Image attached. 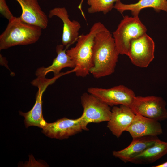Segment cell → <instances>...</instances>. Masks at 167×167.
Segmentation results:
<instances>
[{"instance_id":"7c38bea8","label":"cell","mask_w":167,"mask_h":167,"mask_svg":"<svg viewBox=\"0 0 167 167\" xmlns=\"http://www.w3.org/2000/svg\"><path fill=\"white\" fill-rule=\"evenodd\" d=\"M135 115L129 107L123 105L119 107L114 106L111 109V115L107 127L118 138L124 131H126Z\"/></svg>"},{"instance_id":"e0dca14e","label":"cell","mask_w":167,"mask_h":167,"mask_svg":"<svg viewBox=\"0 0 167 167\" xmlns=\"http://www.w3.org/2000/svg\"><path fill=\"white\" fill-rule=\"evenodd\" d=\"M147 8H152L158 12L162 10L167 12V0H139L130 4L123 3L119 0L114 7L121 14L125 11H130L133 16H138L141 10Z\"/></svg>"},{"instance_id":"5b68a950","label":"cell","mask_w":167,"mask_h":167,"mask_svg":"<svg viewBox=\"0 0 167 167\" xmlns=\"http://www.w3.org/2000/svg\"><path fill=\"white\" fill-rule=\"evenodd\" d=\"M83 108L81 116L84 130L88 131L87 126L90 123L108 122L111 115L110 106L96 96L88 92L81 96Z\"/></svg>"},{"instance_id":"3957f363","label":"cell","mask_w":167,"mask_h":167,"mask_svg":"<svg viewBox=\"0 0 167 167\" xmlns=\"http://www.w3.org/2000/svg\"><path fill=\"white\" fill-rule=\"evenodd\" d=\"M0 35V50L17 45L34 44L38 41L42 29L23 21L20 17L13 16Z\"/></svg>"},{"instance_id":"44dd1931","label":"cell","mask_w":167,"mask_h":167,"mask_svg":"<svg viewBox=\"0 0 167 167\" xmlns=\"http://www.w3.org/2000/svg\"><path fill=\"white\" fill-rule=\"evenodd\" d=\"M153 167H167V161L164 163L160 164L155 166H152Z\"/></svg>"},{"instance_id":"d6986e66","label":"cell","mask_w":167,"mask_h":167,"mask_svg":"<svg viewBox=\"0 0 167 167\" xmlns=\"http://www.w3.org/2000/svg\"><path fill=\"white\" fill-rule=\"evenodd\" d=\"M119 0H87L90 7L87 9L90 14L102 12L106 14L114 7V3Z\"/></svg>"},{"instance_id":"8fae6325","label":"cell","mask_w":167,"mask_h":167,"mask_svg":"<svg viewBox=\"0 0 167 167\" xmlns=\"http://www.w3.org/2000/svg\"><path fill=\"white\" fill-rule=\"evenodd\" d=\"M54 16L59 18L63 23L62 43L64 46L68 48L77 41L79 36V32L81 26L76 20H71L66 9L64 7H55L49 11L48 17Z\"/></svg>"},{"instance_id":"7a4b0ae2","label":"cell","mask_w":167,"mask_h":167,"mask_svg":"<svg viewBox=\"0 0 167 167\" xmlns=\"http://www.w3.org/2000/svg\"><path fill=\"white\" fill-rule=\"evenodd\" d=\"M108 29L101 22L95 23L87 34L79 36L75 45L66 50L67 54L75 65L76 76L84 77L90 73L93 66L92 49L95 37L102 31Z\"/></svg>"},{"instance_id":"6da1fadb","label":"cell","mask_w":167,"mask_h":167,"mask_svg":"<svg viewBox=\"0 0 167 167\" xmlns=\"http://www.w3.org/2000/svg\"><path fill=\"white\" fill-rule=\"evenodd\" d=\"M119 54L110 32L108 30L100 32L94 40L93 66L90 73L96 78L111 75L115 71Z\"/></svg>"},{"instance_id":"ba28073f","label":"cell","mask_w":167,"mask_h":167,"mask_svg":"<svg viewBox=\"0 0 167 167\" xmlns=\"http://www.w3.org/2000/svg\"><path fill=\"white\" fill-rule=\"evenodd\" d=\"M87 92L110 106L120 105L130 107L135 96L133 90L123 85L109 88L90 87Z\"/></svg>"},{"instance_id":"9c48e42d","label":"cell","mask_w":167,"mask_h":167,"mask_svg":"<svg viewBox=\"0 0 167 167\" xmlns=\"http://www.w3.org/2000/svg\"><path fill=\"white\" fill-rule=\"evenodd\" d=\"M155 47L153 39L146 33L131 41L127 56L134 65L146 68L154 58Z\"/></svg>"},{"instance_id":"4fadbf2b","label":"cell","mask_w":167,"mask_h":167,"mask_svg":"<svg viewBox=\"0 0 167 167\" xmlns=\"http://www.w3.org/2000/svg\"><path fill=\"white\" fill-rule=\"evenodd\" d=\"M20 5L22 13L21 19L28 24L36 26L42 29L48 26V18L42 11L38 0H15Z\"/></svg>"},{"instance_id":"8992f818","label":"cell","mask_w":167,"mask_h":167,"mask_svg":"<svg viewBox=\"0 0 167 167\" xmlns=\"http://www.w3.org/2000/svg\"><path fill=\"white\" fill-rule=\"evenodd\" d=\"M63 74L61 73L51 79L46 78L45 77H37L31 82L33 86L37 87L38 88L35 104L32 109L27 112L19 111V114L24 118V123L26 127L34 126L42 129L46 125L47 122L44 120L42 113L43 94L49 85L54 83Z\"/></svg>"},{"instance_id":"7402d4cb","label":"cell","mask_w":167,"mask_h":167,"mask_svg":"<svg viewBox=\"0 0 167 167\" xmlns=\"http://www.w3.org/2000/svg\"><path fill=\"white\" fill-rule=\"evenodd\" d=\"M83 0H82V1H81V3H80V4H79V5H80V6H81V5H82V2H83Z\"/></svg>"},{"instance_id":"ac0fdd59","label":"cell","mask_w":167,"mask_h":167,"mask_svg":"<svg viewBox=\"0 0 167 167\" xmlns=\"http://www.w3.org/2000/svg\"><path fill=\"white\" fill-rule=\"evenodd\" d=\"M167 154V142L158 139L152 146L136 156L130 162L137 164L153 163Z\"/></svg>"},{"instance_id":"9a60e30c","label":"cell","mask_w":167,"mask_h":167,"mask_svg":"<svg viewBox=\"0 0 167 167\" xmlns=\"http://www.w3.org/2000/svg\"><path fill=\"white\" fill-rule=\"evenodd\" d=\"M159 139L157 136H148L133 138L127 147L118 151H113L112 154L125 163L130 162L134 158L152 146Z\"/></svg>"},{"instance_id":"277c9868","label":"cell","mask_w":167,"mask_h":167,"mask_svg":"<svg viewBox=\"0 0 167 167\" xmlns=\"http://www.w3.org/2000/svg\"><path fill=\"white\" fill-rule=\"evenodd\" d=\"M147 30L138 16H124L113 35L119 54L127 55L131 41L146 34Z\"/></svg>"},{"instance_id":"ffe728a7","label":"cell","mask_w":167,"mask_h":167,"mask_svg":"<svg viewBox=\"0 0 167 167\" xmlns=\"http://www.w3.org/2000/svg\"><path fill=\"white\" fill-rule=\"evenodd\" d=\"M0 12L8 20L14 16L9 9L6 0H0Z\"/></svg>"},{"instance_id":"5bb4252c","label":"cell","mask_w":167,"mask_h":167,"mask_svg":"<svg viewBox=\"0 0 167 167\" xmlns=\"http://www.w3.org/2000/svg\"><path fill=\"white\" fill-rule=\"evenodd\" d=\"M132 138L145 136H158L162 134L158 121L139 114H135L131 125L127 130Z\"/></svg>"},{"instance_id":"30bf717a","label":"cell","mask_w":167,"mask_h":167,"mask_svg":"<svg viewBox=\"0 0 167 167\" xmlns=\"http://www.w3.org/2000/svg\"><path fill=\"white\" fill-rule=\"evenodd\" d=\"M83 130L84 128L81 116L75 119L64 117L53 123H47L42 131L50 138L62 139L74 135Z\"/></svg>"},{"instance_id":"2e32d148","label":"cell","mask_w":167,"mask_h":167,"mask_svg":"<svg viewBox=\"0 0 167 167\" xmlns=\"http://www.w3.org/2000/svg\"><path fill=\"white\" fill-rule=\"evenodd\" d=\"M64 46L62 44L57 45L56 48V57L53 59L50 66L40 67L36 70L35 74L37 77H45L50 72H53L54 76H56L61 73L60 71L63 68L75 67L74 62L66 53L68 48L66 47L64 49Z\"/></svg>"},{"instance_id":"52a82bcc","label":"cell","mask_w":167,"mask_h":167,"mask_svg":"<svg viewBox=\"0 0 167 167\" xmlns=\"http://www.w3.org/2000/svg\"><path fill=\"white\" fill-rule=\"evenodd\" d=\"M166 103L160 97L135 96L130 108L135 114L159 121L167 119Z\"/></svg>"}]
</instances>
